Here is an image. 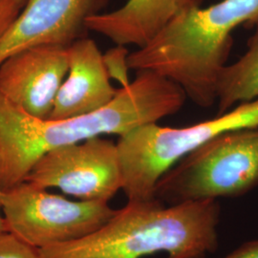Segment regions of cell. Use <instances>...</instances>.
<instances>
[{
    "label": "cell",
    "mask_w": 258,
    "mask_h": 258,
    "mask_svg": "<svg viewBox=\"0 0 258 258\" xmlns=\"http://www.w3.org/2000/svg\"><path fill=\"white\" fill-rule=\"evenodd\" d=\"M69 69L55 98L50 119L64 120L106 106L119 89L113 87L96 42L81 38L68 47Z\"/></svg>",
    "instance_id": "obj_10"
},
{
    "label": "cell",
    "mask_w": 258,
    "mask_h": 258,
    "mask_svg": "<svg viewBox=\"0 0 258 258\" xmlns=\"http://www.w3.org/2000/svg\"><path fill=\"white\" fill-rule=\"evenodd\" d=\"M258 23V0H221L187 10L147 45L130 53L131 70H151L177 83L186 98L208 108L216 102L215 85L233 45L232 32Z\"/></svg>",
    "instance_id": "obj_3"
},
{
    "label": "cell",
    "mask_w": 258,
    "mask_h": 258,
    "mask_svg": "<svg viewBox=\"0 0 258 258\" xmlns=\"http://www.w3.org/2000/svg\"><path fill=\"white\" fill-rule=\"evenodd\" d=\"M202 3L203 0H127L119 9L88 19L87 27L116 45L142 48L176 17Z\"/></svg>",
    "instance_id": "obj_11"
},
{
    "label": "cell",
    "mask_w": 258,
    "mask_h": 258,
    "mask_svg": "<svg viewBox=\"0 0 258 258\" xmlns=\"http://www.w3.org/2000/svg\"><path fill=\"white\" fill-rule=\"evenodd\" d=\"M67 49L41 45L8 56L0 64V94L29 115L48 119L68 73Z\"/></svg>",
    "instance_id": "obj_9"
},
{
    "label": "cell",
    "mask_w": 258,
    "mask_h": 258,
    "mask_svg": "<svg viewBox=\"0 0 258 258\" xmlns=\"http://www.w3.org/2000/svg\"><path fill=\"white\" fill-rule=\"evenodd\" d=\"M6 231L35 249L79 239L116 213L107 202L73 201L28 182L1 191Z\"/></svg>",
    "instance_id": "obj_6"
},
{
    "label": "cell",
    "mask_w": 258,
    "mask_h": 258,
    "mask_svg": "<svg viewBox=\"0 0 258 258\" xmlns=\"http://www.w3.org/2000/svg\"><path fill=\"white\" fill-rule=\"evenodd\" d=\"M1 189H0V234L3 233L4 231H6L5 229V222H4V217H3V213H2V207H1Z\"/></svg>",
    "instance_id": "obj_17"
},
{
    "label": "cell",
    "mask_w": 258,
    "mask_h": 258,
    "mask_svg": "<svg viewBox=\"0 0 258 258\" xmlns=\"http://www.w3.org/2000/svg\"><path fill=\"white\" fill-rule=\"evenodd\" d=\"M26 3L27 0H0V39L13 26Z\"/></svg>",
    "instance_id": "obj_15"
},
{
    "label": "cell",
    "mask_w": 258,
    "mask_h": 258,
    "mask_svg": "<svg viewBox=\"0 0 258 258\" xmlns=\"http://www.w3.org/2000/svg\"><path fill=\"white\" fill-rule=\"evenodd\" d=\"M258 185V127L222 133L188 153L158 180L166 205L234 198Z\"/></svg>",
    "instance_id": "obj_5"
},
{
    "label": "cell",
    "mask_w": 258,
    "mask_h": 258,
    "mask_svg": "<svg viewBox=\"0 0 258 258\" xmlns=\"http://www.w3.org/2000/svg\"><path fill=\"white\" fill-rule=\"evenodd\" d=\"M247 43V51L237 61L222 68L216 80L217 115L234 105L258 99V23Z\"/></svg>",
    "instance_id": "obj_12"
},
{
    "label": "cell",
    "mask_w": 258,
    "mask_h": 258,
    "mask_svg": "<svg viewBox=\"0 0 258 258\" xmlns=\"http://www.w3.org/2000/svg\"><path fill=\"white\" fill-rule=\"evenodd\" d=\"M25 182L78 200L108 203L122 188L117 143L95 137L54 149L37 161Z\"/></svg>",
    "instance_id": "obj_7"
},
{
    "label": "cell",
    "mask_w": 258,
    "mask_h": 258,
    "mask_svg": "<svg viewBox=\"0 0 258 258\" xmlns=\"http://www.w3.org/2000/svg\"><path fill=\"white\" fill-rule=\"evenodd\" d=\"M0 258H39L38 250L8 231L0 234Z\"/></svg>",
    "instance_id": "obj_14"
},
{
    "label": "cell",
    "mask_w": 258,
    "mask_h": 258,
    "mask_svg": "<svg viewBox=\"0 0 258 258\" xmlns=\"http://www.w3.org/2000/svg\"><path fill=\"white\" fill-rule=\"evenodd\" d=\"M217 200L166 205L128 202L89 234L37 249L39 258H206L218 248Z\"/></svg>",
    "instance_id": "obj_2"
},
{
    "label": "cell",
    "mask_w": 258,
    "mask_h": 258,
    "mask_svg": "<svg viewBox=\"0 0 258 258\" xmlns=\"http://www.w3.org/2000/svg\"><path fill=\"white\" fill-rule=\"evenodd\" d=\"M128 49L123 45H116L102 55L103 63L110 80L120 83V87H125L131 83L129 80Z\"/></svg>",
    "instance_id": "obj_13"
},
{
    "label": "cell",
    "mask_w": 258,
    "mask_h": 258,
    "mask_svg": "<svg viewBox=\"0 0 258 258\" xmlns=\"http://www.w3.org/2000/svg\"><path fill=\"white\" fill-rule=\"evenodd\" d=\"M185 101L177 83L151 70L136 71L106 106L64 120L31 116L0 94V189L24 182L37 161L54 149L102 135L120 137L174 115Z\"/></svg>",
    "instance_id": "obj_1"
},
{
    "label": "cell",
    "mask_w": 258,
    "mask_h": 258,
    "mask_svg": "<svg viewBox=\"0 0 258 258\" xmlns=\"http://www.w3.org/2000/svg\"><path fill=\"white\" fill-rule=\"evenodd\" d=\"M111 0H27L6 35L0 39V64L31 47L68 48L88 37L87 20L103 13Z\"/></svg>",
    "instance_id": "obj_8"
},
{
    "label": "cell",
    "mask_w": 258,
    "mask_h": 258,
    "mask_svg": "<svg viewBox=\"0 0 258 258\" xmlns=\"http://www.w3.org/2000/svg\"><path fill=\"white\" fill-rule=\"evenodd\" d=\"M220 258H258V239L249 241Z\"/></svg>",
    "instance_id": "obj_16"
},
{
    "label": "cell",
    "mask_w": 258,
    "mask_h": 258,
    "mask_svg": "<svg viewBox=\"0 0 258 258\" xmlns=\"http://www.w3.org/2000/svg\"><path fill=\"white\" fill-rule=\"evenodd\" d=\"M258 127V99L243 102L217 115L184 127L149 123L121 135L117 142L122 190L128 202L154 198L158 180L182 158L222 133Z\"/></svg>",
    "instance_id": "obj_4"
}]
</instances>
